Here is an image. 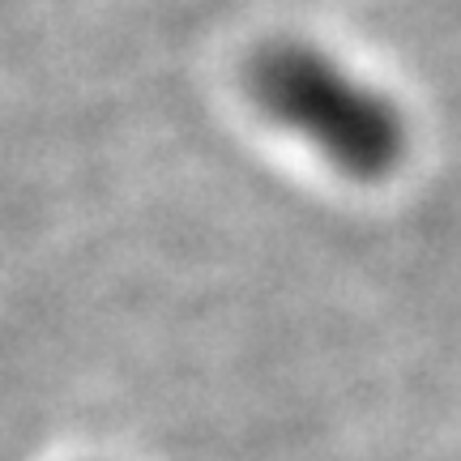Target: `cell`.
I'll use <instances>...</instances> for the list:
<instances>
[{
  "label": "cell",
  "instance_id": "1",
  "mask_svg": "<svg viewBox=\"0 0 461 461\" xmlns=\"http://www.w3.org/2000/svg\"><path fill=\"white\" fill-rule=\"evenodd\" d=\"M248 95L278 129L295 132L350 180H384L406 158V112L316 43H265L248 60Z\"/></svg>",
  "mask_w": 461,
  "mask_h": 461
}]
</instances>
